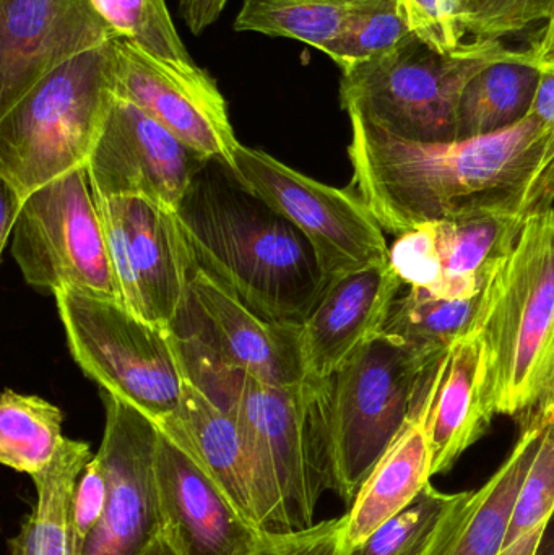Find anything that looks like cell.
Here are the masks:
<instances>
[{
    "instance_id": "obj_1",
    "label": "cell",
    "mask_w": 554,
    "mask_h": 555,
    "mask_svg": "<svg viewBox=\"0 0 554 555\" xmlns=\"http://www.w3.org/2000/svg\"><path fill=\"white\" fill-rule=\"evenodd\" d=\"M348 117L355 191L396 237L471 211L536 217L554 207V129L530 114L491 135L438 143L403 140Z\"/></svg>"
},
{
    "instance_id": "obj_2",
    "label": "cell",
    "mask_w": 554,
    "mask_h": 555,
    "mask_svg": "<svg viewBox=\"0 0 554 555\" xmlns=\"http://www.w3.org/2000/svg\"><path fill=\"white\" fill-rule=\"evenodd\" d=\"M192 266L254 313L301 325L331 280L305 234L210 159L176 210Z\"/></svg>"
},
{
    "instance_id": "obj_3",
    "label": "cell",
    "mask_w": 554,
    "mask_h": 555,
    "mask_svg": "<svg viewBox=\"0 0 554 555\" xmlns=\"http://www.w3.org/2000/svg\"><path fill=\"white\" fill-rule=\"evenodd\" d=\"M182 354V352H181ZM188 377L236 420L253 455L263 530H306L331 491L325 401L328 380L266 384L246 372L185 358Z\"/></svg>"
},
{
    "instance_id": "obj_4",
    "label": "cell",
    "mask_w": 554,
    "mask_h": 555,
    "mask_svg": "<svg viewBox=\"0 0 554 555\" xmlns=\"http://www.w3.org/2000/svg\"><path fill=\"white\" fill-rule=\"evenodd\" d=\"M475 335L491 417L519 420L554 398V207L530 218L485 287Z\"/></svg>"
},
{
    "instance_id": "obj_5",
    "label": "cell",
    "mask_w": 554,
    "mask_h": 555,
    "mask_svg": "<svg viewBox=\"0 0 554 555\" xmlns=\"http://www.w3.org/2000/svg\"><path fill=\"white\" fill-rule=\"evenodd\" d=\"M116 39L44 75L0 114V181L23 198L87 168L114 98Z\"/></svg>"
},
{
    "instance_id": "obj_6",
    "label": "cell",
    "mask_w": 554,
    "mask_h": 555,
    "mask_svg": "<svg viewBox=\"0 0 554 555\" xmlns=\"http://www.w3.org/2000/svg\"><path fill=\"white\" fill-rule=\"evenodd\" d=\"M514 51L501 41L475 39L439 52L413 36L342 72V107L403 140L454 142L462 91L478 72Z\"/></svg>"
},
{
    "instance_id": "obj_7",
    "label": "cell",
    "mask_w": 554,
    "mask_h": 555,
    "mask_svg": "<svg viewBox=\"0 0 554 555\" xmlns=\"http://www.w3.org/2000/svg\"><path fill=\"white\" fill-rule=\"evenodd\" d=\"M72 358L83 374L165 427L181 410L188 380L178 336L130 312L119 299L54 294Z\"/></svg>"
},
{
    "instance_id": "obj_8",
    "label": "cell",
    "mask_w": 554,
    "mask_h": 555,
    "mask_svg": "<svg viewBox=\"0 0 554 555\" xmlns=\"http://www.w3.org/2000/svg\"><path fill=\"white\" fill-rule=\"evenodd\" d=\"M436 359L381 333L328 378L331 491L348 508L405 429L423 374Z\"/></svg>"
},
{
    "instance_id": "obj_9",
    "label": "cell",
    "mask_w": 554,
    "mask_h": 555,
    "mask_svg": "<svg viewBox=\"0 0 554 555\" xmlns=\"http://www.w3.org/2000/svg\"><path fill=\"white\" fill-rule=\"evenodd\" d=\"M10 253L36 289L117 299L87 168L68 172L26 198L10 236Z\"/></svg>"
},
{
    "instance_id": "obj_10",
    "label": "cell",
    "mask_w": 554,
    "mask_h": 555,
    "mask_svg": "<svg viewBox=\"0 0 554 555\" xmlns=\"http://www.w3.org/2000/svg\"><path fill=\"white\" fill-rule=\"evenodd\" d=\"M233 172L305 234L328 280L389 262L384 230L357 191L322 184L244 145L234 153Z\"/></svg>"
},
{
    "instance_id": "obj_11",
    "label": "cell",
    "mask_w": 554,
    "mask_h": 555,
    "mask_svg": "<svg viewBox=\"0 0 554 555\" xmlns=\"http://www.w3.org/2000/svg\"><path fill=\"white\" fill-rule=\"evenodd\" d=\"M94 201L117 299L136 315L172 328L188 297L192 273L176 211L143 197Z\"/></svg>"
},
{
    "instance_id": "obj_12",
    "label": "cell",
    "mask_w": 554,
    "mask_h": 555,
    "mask_svg": "<svg viewBox=\"0 0 554 555\" xmlns=\"http://www.w3.org/2000/svg\"><path fill=\"white\" fill-rule=\"evenodd\" d=\"M172 330L185 358L246 372L266 384L306 380L299 325L262 319L197 267L192 266L188 297Z\"/></svg>"
},
{
    "instance_id": "obj_13",
    "label": "cell",
    "mask_w": 554,
    "mask_h": 555,
    "mask_svg": "<svg viewBox=\"0 0 554 555\" xmlns=\"http://www.w3.org/2000/svg\"><path fill=\"white\" fill-rule=\"evenodd\" d=\"M101 400L106 424L96 456L107 495L83 555H140L163 531L156 482L158 426L114 395L101 390Z\"/></svg>"
},
{
    "instance_id": "obj_14",
    "label": "cell",
    "mask_w": 554,
    "mask_h": 555,
    "mask_svg": "<svg viewBox=\"0 0 554 555\" xmlns=\"http://www.w3.org/2000/svg\"><path fill=\"white\" fill-rule=\"evenodd\" d=\"M114 94L136 104L195 152L234 168L241 143L210 72L194 62L156 57L116 39Z\"/></svg>"
},
{
    "instance_id": "obj_15",
    "label": "cell",
    "mask_w": 554,
    "mask_h": 555,
    "mask_svg": "<svg viewBox=\"0 0 554 555\" xmlns=\"http://www.w3.org/2000/svg\"><path fill=\"white\" fill-rule=\"evenodd\" d=\"M208 162L114 94L87 172L94 197H143L176 211Z\"/></svg>"
},
{
    "instance_id": "obj_16",
    "label": "cell",
    "mask_w": 554,
    "mask_h": 555,
    "mask_svg": "<svg viewBox=\"0 0 554 555\" xmlns=\"http://www.w3.org/2000/svg\"><path fill=\"white\" fill-rule=\"evenodd\" d=\"M113 39L90 0H0V114L52 68Z\"/></svg>"
},
{
    "instance_id": "obj_17",
    "label": "cell",
    "mask_w": 554,
    "mask_h": 555,
    "mask_svg": "<svg viewBox=\"0 0 554 555\" xmlns=\"http://www.w3.org/2000/svg\"><path fill=\"white\" fill-rule=\"evenodd\" d=\"M159 430L156 482L163 533L179 555H241L262 531L247 524L197 455Z\"/></svg>"
},
{
    "instance_id": "obj_18",
    "label": "cell",
    "mask_w": 554,
    "mask_h": 555,
    "mask_svg": "<svg viewBox=\"0 0 554 555\" xmlns=\"http://www.w3.org/2000/svg\"><path fill=\"white\" fill-rule=\"evenodd\" d=\"M402 286L390 262L332 280L318 306L299 325L306 378L328 380L366 343L381 335Z\"/></svg>"
},
{
    "instance_id": "obj_19",
    "label": "cell",
    "mask_w": 554,
    "mask_h": 555,
    "mask_svg": "<svg viewBox=\"0 0 554 555\" xmlns=\"http://www.w3.org/2000/svg\"><path fill=\"white\" fill-rule=\"evenodd\" d=\"M481 346L475 332L428 365L420 398L431 450V476L454 468L490 429L493 417L481 403Z\"/></svg>"
},
{
    "instance_id": "obj_20",
    "label": "cell",
    "mask_w": 554,
    "mask_h": 555,
    "mask_svg": "<svg viewBox=\"0 0 554 555\" xmlns=\"http://www.w3.org/2000/svg\"><path fill=\"white\" fill-rule=\"evenodd\" d=\"M519 426L506 462L480 489L464 492L423 555L500 554L511 512L542 440V406L519 417Z\"/></svg>"
},
{
    "instance_id": "obj_21",
    "label": "cell",
    "mask_w": 554,
    "mask_h": 555,
    "mask_svg": "<svg viewBox=\"0 0 554 555\" xmlns=\"http://www.w3.org/2000/svg\"><path fill=\"white\" fill-rule=\"evenodd\" d=\"M158 429L184 442L201 459L241 517L267 533L253 455L243 430L228 411L188 377L178 416Z\"/></svg>"
},
{
    "instance_id": "obj_22",
    "label": "cell",
    "mask_w": 554,
    "mask_h": 555,
    "mask_svg": "<svg viewBox=\"0 0 554 555\" xmlns=\"http://www.w3.org/2000/svg\"><path fill=\"white\" fill-rule=\"evenodd\" d=\"M530 218L516 211L485 210L431 221L441 267L438 297L467 299L484 293L513 254Z\"/></svg>"
},
{
    "instance_id": "obj_23",
    "label": "cell",
    "mask_w": 554,
    "mask_h": 555,
    "mask_svg": "<svg viewBox=\"0 0 554 555\" xmlns=\"http://www.w3.org/2000/svg\"><path fill=\"white\" fill-rule=\"evenodd\" d=\"M431 478V450L418 390L405 429L377 463L345 514L347 550L363 543L381 525L403 511Z\"/></svg>"
},
{
    "instance_id": "obj_24",
    "label": "cell",
    "mask_w": 554,
    "mask_h": 555,
    "mask_svg": "<svg viewBox=\"0 0 554 555\" xmlns=\"http://www.w3.org/2000/svg\"><path fill=\"white\" fill-rule=\"evenodd\" d=\"M542 74L530 49L478 72L459 101L458 140L491 135L526 120Z\"/></svg>"
},
{
    "instance_id": "obj_25",
    "label": "cell",
    "mask_w": 554,
    "mask_h": 555,
    "mask_svg": "<svg viewBox=\"0 0 554 555\" xmlns=\"http://www.w3.org/2000/svg\"><path fill=\"white\" fill-rule=\"evenodd\" d=\"M93 456L87 442L65 437L52 462L33 476L36 504L20 533L10 541L12 555H72L75 489Z\"/></svg>"
},
{
    "instance_id": "obj_26",
    "label": "cell",
    "mask_w": 554,
    "mask_h": 555,
    "mask_svg": "<svg viewBox=\"0 0 554 555\" xmlns=\"http://www.w3.org/2000/svg\"><path fill=\"white\" fill-rule=\"evenodd\" d=\"M484 293L467 299H442L410 289L394 302L383 333L422 354L439 358L475 332Z\"/></svg>"
},
{
    "instance_id": "obj_27",
    "label": "cell",
    "mask_w": 554,
    "mask_h": 555,
    "mask_svg": "<svg viewBox=\"0 0 554 555\" xmlns=\"http://www.w3.org/2000/svg\"><path fill=\"white\" fill-rule=\"evenodd\" d=\"M64 414L38 395L3 390L0 398V462L13 472L36 476L52 462Z\"/></svg>"
},
{
    "instance_id": "obj_28",
    "label": "cell",
    "mask_w": 554,
    "mask_h": 555,
    "mask_svg": "<svg viewBox=\"0 0 554 555\" xmlns=\"http://www.w3.org/2000/svg\"><path fill=\"white\" fill-rule=\"evenodd\" d=\"M355 0H244L234 31L305 42L325 52L344 33Z\"/></svg>"
},
{
    "instance_id": "obj_29",
    "label": "cell",
    "mask_w": 554,
    "mask_h": 555,
    "mask_svg": "<svg viewBox=\"0 0 554 555\" xmlns=\"http://www.w3.org/2000/svg\"><path fill=\"white\" fill-rule=\"evenodd\" d=\"M543 433L498 555H536L554 511V398L540 404Z\"/></svg>"
},
{
    "instance_id": "obj_30",
    "label": "cell",
    "mask_w": 554,
    "mask_h": 555,
    "mask_svg": "<svg viewBox=\"0 0 554 555\" xmlns=\"http://www.w3.org/2000/svg\"><path fill=\"white\" fill-rule=\"evenodd\" d=\"M462 495L464 492L446 494L428 482L403 511L348 550L347 555H423Z\"/></svg>"
},
{
    "instance_id": "obj_31",
    "label": "cell",
    "mask_w": 554,
    "mask_h": 555,
    "mask_svg": "<svg viewBox=\"0 0 554 555\" xmlns=\"http://www.w3.org/2000/svg\"><path fill=\"white\" fill-rule=\"evenodd\" d=\"M413 36L397 0H355L344 33L324 54L344 72L394 51Z\"/></svg>"
},
{
    "instance_id": "obj_32",
    "label": "cell",
    "mask_w": 554,
    "mask_h": 555,
    "mask_svg": "<svg viewBox=\"0 0 554 555\" xmlns=\"http://www.w3.org/2000/svg\"><path fill=\"white\" fill-rule=\"evenodd\" d=\"M114 35L156 57L194 62L182 42L166 0H90Z\"/></svg>"
},
{
    "instance_id": "obj_33",
    "label": "cell",
    "mask_w": 554,
    "mask_h": 555,
    "mask_svg": "<svg viewBox=\"0 0 554 555\" xmlns=\"http://www.w3.org/2000/svg\"><path fill=\"white\" fill-rule=\"evenodd\" d=\"M465 36L477 41H501L526 31L536 23H546L554 12V0H459Z\"/></svg>"
},
{
    "instance_id": "obj_34",
    "label": "cell",
    "mask_w": 554,
    "mask_h": 555,
    "mask_svg": "<svg viewBox=\"0 0 554 555\" xmlns=\"http://www.w3.org/2000/svg\"><path fill=\"white\" fill-rule=\"evenodd\" d=\"M347 515L318 521L306 530L270 531L241 555H347Z\"/></svg>"
},
{
    "instance_id": "obj_35",
    "label": "cell",
    "mask_w": 554,
    "mask_h": 555,
    "mask_svg": "<svg viewBox=\"0 0 554 555\" xmlns=\"http://www.w3.org/2000/svg\"><path fill=\"white\" fill-rule=\"evenodd\" d=\"M403 18L420 41L439 52L464 44L459 0H397Z\"/></svg>"
},
{
    "instance_id": "obj_36",
    "label": "cell",
    "mask_w": 554,
    "mask_h": 555,
    "mask_svg": "<svg viewBox=\"0 0 554 555\" xmlns=\"http://www.w3.org/2000/svg\"><path fill=\"white\" fill-rule=\"evenodd\" d=\"M107 482L103 466L94 455L85 466L72 504V555H83L91 533L96 530L106 504Z\"/></svg>"
},
{
    "instance_id": "obj_37",
    "label": "cell",
    "mask_w": 554,
    "mask_h": 555,
    "mask_svg": "<svg viewBox=\"0 0 554 555\" xmlns=\"http://www.w3.org/2000/svg\"><path fill=\"white\" fill-rule=\"evenodd\" d=\"M228 2L230 0H179L178 12L189 31L194 36H201L220 18Z\"/></svg>"
},
{
    "instance_id": "obj_38",
    "label": "cell",
    "mask_w": 554,
    "mask_h": 555,
    "mask_svg": "<svg viewBox=\"0 0 554 555\" xmlns=\"http://www.w3.org/2000/svg\"><path fill=\"white\" fill-rule=\"evenodd\" d=\"M25 198L13 191L7 182L0 181V250L10 243L13 228L22 214Z\"/></svg>"
},
{
    "instance_id": "obj_39",
    "label": "cell",
    "mask_w": 554,
    "mask_h": 555,
    "mask_svg": "<svg viewBox=\"0 0 554 555\" xmlns=\"http://www.w3.org/2000/svg\"><path fill=\"white\" fill-rule=\"evenodd\" d=\"M530 52H532L533 59L543 70L554 68V12L545 26L540 29L539 36L532 42Z\"/></svg>"
},
{
    "instance_id": "obj_40",
    "label": "cell",
    "mask_w": 554,
    "mask_h": 555,
    "mask_svg": "<svg viewBox=\"0 0 554 555\" xmlns=\"http://www.w3.org/2000/svg\"><path fill=\"white\" fill-rule=\"evenodd\" d=\"M140 555H179L165 533H159Z\"/></svg>"
},
{
    "instance_id": "obj_41",
    "label": "cell",
    "mask_w": 554,
    "mask_h": 555,
    "mask_svg": "<svg viewBox=\"0 0 554 555\" xmlns=\"http://www.w3.org/2000/svg\"><path fill=\"white\" fill-rule=\"evenodd\" d=\"M536 555H554V511L549 525H546L545 533L540 540L539 547H537Z\"/></svg>"
}]
</instances>
